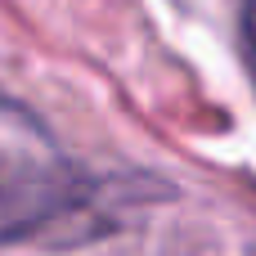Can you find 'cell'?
I'll return each instance as SVG.
<instances>
[{"label":"cell","instance_id":"6da1fadb","mask_svg":"<svg viewBox=\"0 0 256 256\" xmlns=\"http://www.w3.org/2000/svg\"><path fill=\"white\" fill-rule=\"evenodd\" d=\"M86 198V180L50 126L0 94V248L40 234Z\"/></svg>","mask_w":256,"mask_h":256},{"label":"cell","instance_id":"7a4b0ae2","mask_svg":"<svg viewBox=\"0 0 256 256\" xmlns=\"http://www.w3.org/2000/svg\"><path fill=\"white\" fill-rule=\"evenodd\" d=\"M243 40H248V63H252L256 81V0H248V9H243Z\"/></svg>","mask_w":256,"mask_h":256}]
</instances>
